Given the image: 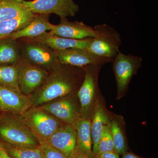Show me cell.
Masks as SVG:
<instances>
[{"label": "cell", "instance_id": "25", "mask_svg": "<svg viewBox=\"0 0 158 158\" xmlns=\"http://www.w3.org/2000/svg\"><path fill=\"white\" fill-rule=\"evenodd\" d=\"M114 151V142L111 135L109 124L104 127L99 142L97 155Z\"/></svg>", "mask_w": 158, "mask_h": 158}, {"label": "cell", "instance_id": "7", "mask_svg": "<svg viewBox=\"0 0 158 158\" xmlns=\"http://www.w3.org/2000/svg\"><path fill=\"white\" fill-rule=\"evenodd\" d=\"M39 107L63 123L73 126L82 118L77 92L56 99Z\"/></svg>", "mask_w": 158, "mask_h": 158}, {"label": "cell", "instance_id": "2", "mask_svg": "<svg viewBox=\"0 0 158 158\" xmlns=\"http://www.w3.org/2000/svg\"><path fill=\"white\" fill-rule=\"evenodd\" d=\"M0 142L12 146L38 147L40 144L23 121L16 115L0 112Z\"/></svg>", "mask_w": 158, "mask_h": 158}, {"label": "cell", "instance_id": "11", "mask_svg": "<svg viewBox=\"0 0 158 158\" xmlns=\"http://www.w3.org/2000/svg\"><path fill=\"white\" fill-rule=\"evenodd\" d=\"M54 52L61 64L77 67H85L90 65H104L113 61L95 55L86 48H71Z\"/></svg>", "mask_w": 158, "mask_h": 158}, {"label": "cell", "instance_id": "28", "mask_svg": "<svg viewBox=\"0 0 158 158\" xmlns=\"http://www.w3.org/2000/svg\"><path fill=\"white\" fill-rule=\"evenodd\" d=\"M70 158H98L96 155L94 154L92 156L87 155L85 154L82 153L78 151L77 150L74 153L73 155Z\"/></svg>", "mask_w": 158, "mask_h": 158}, {"label": "cell", "instance_id": "30", "mask_svg": "<svg viewBox=\"0 0 158 158\" xmlns=\"http://www.w3.org/2000/svg\"><path fill=\"white\" fill-rule=\"evenodd\" d=\"M121 158H142L131 152L127 151L122 155Z\"/></svg>", "mask_w": 158, "mask_h": 158}, {"label": "cell", "instance_id": "19", "mask_svg": "<svg viewBox=\"0 0 158 158\" xmlns=\"http://www.w3.org/2000/svg\"><path fill=\"white\" fill-rule=\"evenodd\" d=\"M91 119L81 118L73 126L77 132V150L87 155L92 156Z\"/></svg>", "mask_w": 158, "mask_h": 158}, {"label": "cell", "instance_id": "9", "mask_svg": "<svg viewBox=\"0 0 158 158\" xmlns=\"http://www.w3.org/2000/svg\"><path fill=\"white\" fill-rule=\"evenodd\" d=\"M21 54V58L27 62L49 72L60 63L54 50L36 41L25 44Z\"/></svg>", "mask_w": 158, "mask_h": 158}, {"label": "cell", "instance_id": "27", "mask_svg": "<svg viewBox=\"0 0 158 158\" xmlns=\"http://www.w3.org/2000/svg\"><path fill=\"white\" fill-rule=\"evenodd\" d=\"M96 156L98 158H120L119 155L115 151L102 153Z\"/></svg>", "mask_w": 158, "mask_h": 158}, {"label": "cell", "instance_id": "12", "mask_svg": "<svg viewBox=\"0 0 158 158\" xmlns=\"http://www.w3.org/2000/svg\"><path fill=\"white\" fill-rule=\"evenodd\" d=\"M33 106L31 95L0 85V112L20 115Z\"/></svg>", "mask_w": 158, "mask_h": 158}, {"label": "cell", "instance_id": "24", "mask_svg": "<svg viewBox=\"0 0 158 158\" xmlns=\"http://www.w3.org/2000/svg\"><path fill=\"white\" fill-rule=\"evenodd\" d=\"M6 151L12 158H45L40 147L12 146L3 144Z\"/></svg>", "mask_w": 158, "mask_h": 158}, {"label": "cell", "instance_id": "6", "mask_svg": "<svg viewBox=\"0 0 158 158\" xmlns=\"http://www.w3.org/2000/svg\"><path fill=\"white\" fill-rule=\"evenodd\" d=\"M94 28L96 36L86 49L100 56L113 60L120 51L122 45L120 34L106 23L97 25Z\"/></svg>", "mask_w": 158, "mask_h": 158}, {"label": "cell", "instance_id": "5", "mask_svg": "<svg viewBox=\"0 0 158 158\" xmlns=\"http://www.w3.org/2000/svg\"><path fill=\"white\" fill-rule=\"evenodd\" d=\"M142 60L139 56L126 55L120 51L113 59L112 68L117 85V100L126 95L130 82L141 67Z\"/></svg>", "mask_w": 158, "mask_h": 158}, {"label": "cell", "instance_id": "4", "mask_svg": "<svg viewBox=\"0 0 158 158\" xmlns=\"http://www.w3.org/2000/svg\"><path fill=\"white\" fill-rule=\"evenodd\" d=\"M103 66L90 65L85 66V78L77 91L82 118L91 120L97 101L102 94L99 88L98 77Z\"/></svg>", "mask_w": 158, "mask_h": 158}, {"label": "cell", "instance_id": "26", "mask_svg": "<svg viewBox=\"0 0 158 158\" xmlns=\"http://www.w3.org/2000/svg\"><path fill=\"white\" fill-rule=\"evenodd\" d=\"M44 154L45 158H67L63 154L47 144L40 146Z\"/></svg>", "mask_w": 158, "mask_h": 158}, {"label": "cell", "instance_id": "3", "mask_svg": "<svg viewBox=\"0 0 158 158\" xmlns=\"http://www.w3.org/2000/svg\"><path fill=\"white\" fill-rule=\"evenodd\" d=\"M16 116L27 125L40 145L46 144L52 135L64 123L39 106H32Z\"/></svg>", "mask_w": 158, "mask_h": 158}, {"label": "cell", "instance_id": "23", "mask_svg": "<svg viewBox=\"0 0 158 158\" xmlns=\"http://www.w3.org/2000/svg\"><path fill=\"white\" fill-rule=\"evenodd\" d=\"M0 85L22 93L19 84L16 64L0 65Z\"/></svg>", "mask_w": 158, "mask_h": 158}, {"label": "cell", "instance_id": "29", "mask_svg": "<svg viewBox=\"0 0 158 158\" xmlns=\"http://www.w3.org/2000/svg\"><path fill=\"white\" fill-rule=\"evenodd\" d=\"M0 158H12L6 151L2 142H0Z\"/></svg>", "mask_w": 158, "mask_h": 158}, {"label": "cell", "instance_id": "18", "mask_svg": "<svg viewBox=\"0 0 158 158\" xmlns=\"http://www.w3.org/2000/svg\"><path fill=\"white\" fill-rule=\"evenodd\" d=\"M125 125L122 116L113 113L109 126L114 142V151L119 155L128 151Z\"/></svg>", "mask_w": 158, "mask_h": 158}, {"label": "cell", "instance_id": "14", "mask_svg": "<svg viewBox=\"0 0 158 158\" xmlns=\"http://www.w3.org/2000/svg\"><path fill=\"white\" fill-rule=\"evenodd\" d=\"M50 32L60 37L76 40L85 39L96 36L94 27L87 25L83 22L69 21L67 18L61 19L60 23L54 25Z\"/></svg>", "mask_w": 158, "mask_h": 158}, {"label": "cell", "instance_id": "21", "mask_svg": "<svg viewBox=\"0 0 158 158\" xmlns=\"http://www.w3.org/2000/svg\"><path fill=\"white\" fill-rule=\"evenodd\" d=\"M23 0H0V22L19 17L31 11Z\"/></svg>", "mask_w": 158, "mask_h": 158}, {"label": "cell", "instance_id": "20", "mask_svg": "<svg viewBox=\"0 0 158 158\" xmlns=\"http://www.w3.org/2000/svg\"><path fill=\"white\" fill-rule=\"evenodd\" d=\"M21 59V50L16 40L0 39V65H15Z\"/></svg>", "mask_w": 158, "mask_h": 158}, {"label": "cell", "instance_id": "22", "mask_svg": "<svg viewBox=\"0 0 158 158\" xmlns=\"http://www.w3.org/2000/svg\"><path fill=\"white\" fill-rule=\"evenodd\" d=\"M36 15L31 11L19 17L0 22V39L8 38L11 34L23 28Z\"/></svg>", "mask_w": 158, "mask_h": 158}, {"label": "cell", "instance_id": "10", "mask_svg": "<svg viewBox=\"0 0 158 158\" xmlns=\"http://www.w3.org/2000/svg\"><path fill=\"white\" fill-rule=\"evenodd\" d=\"M19 84L22 93L29 95L39 88L48 76V71L21 58L16 64Z\"/></svg>", "mask_w": 158, "mask_h": 158}, {"label": "cell", "instance_id": "17", "mask_svg": "<svg viewBox=\"0 0 158 158\" xmlns=\"http://www.w3.org/2000/svg\"><path fill=\"white\" fill-rule=\"evenodd\" d=\"M53 26L49 21L48 15L36 14L27 25L11 34L9 37L15 40L24 37L36 38L47 31H51Z\"/></svg>", "mask_w": 158, "mask_h": 158}, {"label": "cell", "instance_id": "15", "mask_svg": "<svg viewBox=\"0 0 158 158\" xmlns=\"http://www.w3.org/2000/svg\"><path fill=\"white\" fill-rule=\"evenodd\" d=\"M113 113L106 107L104 98L102 94L97 101L91 120L92 151L95 155L97 152L103 129L105 126L110 123Z\"/></svg>", "mask_w": 158, "mask_h": 158}, {"label": "cell", "instance_id": "1", "mask_svg": "<svg viewBox=\"0 0 158 158\" xmlns=\"http://www.w3.org/2000/svg\"><path fill=\"white\" fill-rule=\"evenodd\" d=\"M85 75V67L59 63L50 72L42 85L30 94L33 106H39L77 92Z\"/></svg>", "mask_w": 158, "mask_h": 158}, {"label": "cell", "instance_id": "13", "mask_svg": "<svg viewBox=\"0 0 158 158\" xmlns=\"http://www.w3.org/2000/svg\"><path fill=\"white\" fill-rule=\"evenodd\" d=\"M46 144L70 158L77 151L76 131L71 125L63 123L52 135Z\"/></svg>", "mask_w": 158, "mask_h": 158}, {"label": "cell", "instance_id": "8", "mask_svg": "<svg viewBox=\"0 0 158 158\" xmlns=\"http://www.w3.org/2000/svg\"><path fill=\"white\" fill-rule=\"evenodd\" d=\"M23 3L35 14H54L60 19L73 17L79 11V6L74 0H34Z\"/></svg>", "mask_w": 158, "mask_h": 158}, {"label": "cell", "instance_id": "16", "mask_svg": "<svg viewBox=\"0 0 158 158\" xmlns=\"http://www.w3.org/2000/svg\"><path fill=\"white\" fill-rule=\"evenodd\" d=\"M94 37L82 40L69 39L45 32L42 35L33 38L35 41L41 43L54 51H60L71 48H87Z\"/></svg>", "mask_w": 158, "mask_h": 158}]
</instances>
